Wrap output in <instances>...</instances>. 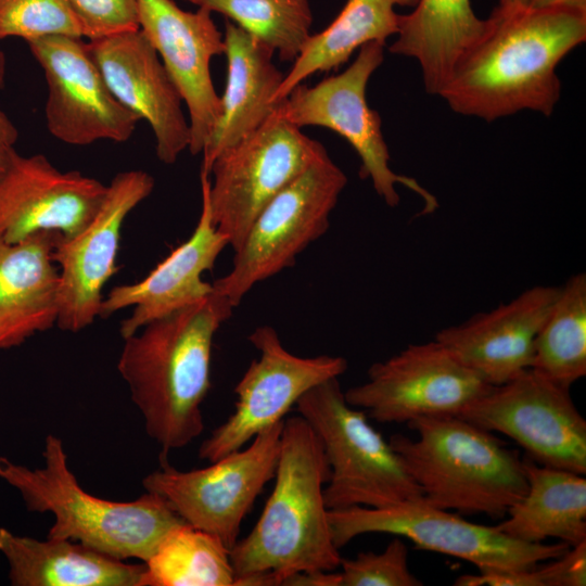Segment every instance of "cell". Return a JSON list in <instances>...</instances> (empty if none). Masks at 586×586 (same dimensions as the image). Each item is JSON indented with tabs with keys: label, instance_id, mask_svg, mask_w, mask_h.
Listing matches in <instances>:
<instances>
[{
	"label": "cell",
	"instance_id": "cell-38",
	"mask_svg": "<svg viewBox=\"0 0 586 586\" xmlns=\"http://www.w3.org/2000/svg\"><path fill=\"white\" fill-rule=\"evenodd\" d=\"M530 0H499L495 10L499 12H511L519 9L527 8Z\"/></svg>",
	"mask_w": 586,
	"mask_h": 586
},
{
	"label": "cell",
	"instance_id": "cell-8",
	"mask_svg": "<svg viewBox=\"0 0 586 586\" xmlns=\"http://www.w3.org/2000/svg\"><path fill=\"white\" fill-rule=\"evenodd\" d=\"M384 47L378 41L366 43L345 71L311 87L297 85L275 112L298 128L318 126L339 133L360 158V178L370 179L377 194L388 206L398 205L396 186L402 184L421 198V215H429L438 207L436 198L415 178L392 170L381 117L367 103V85L384 60Z\"/></svg>",
	"mask_w": 586,
	"mask_h": 586
},
{
	"label": "cell",
	"instance_id": "cell-3",
	"mask_svg": "<svg viewBox=\"0 0 586 586\" xmlns=\"http://www.w3.org/2000/svg\"><path fill=\"white\" fill-rule=\"evenodd\" d=\"M329 474L307 421L300 415L285 418L273 488L252 531L230 549L234 586H280L296 572L340 566L323 495Z\"/></svg>",
	"mask_w": 586,
	"mask_h": 586
},
{
	"label": "cell",
	"instance_id": "cell-1",
	"mask_svg": "<svg viewBox=\"0 0 586 586\" xmlns=\"http://www.w3.org/2000/svg\"><path fill=\"white\" fill-rule=\"evenodd\" d=\"M489 17V31L438 95L453 112L485 122L521 111L550 116L561 94L558 64L586 40V11L527 7Z\"/></svg>",
	"mask_w": 586,
	"mask_h": 586
},
{
	"label": "cell",
	"instance_id": "cell-33",
	"mask_svg": "<svg viewBox=\"0 0 586 586\" xmlns=\"http://www.w3.org/2000/svg\"><path fill=\"white\" fill-rule=\"evenodd\" d=\"M341 586H421L409 569L408 548L397 536L382 552H360L342 559Z\"/></svg>",
	"mask_w": 586,
	"mask_h": 586
},
{
	"label": "cell",
	"instance_id": "cell-23",
	"mask_svg": "<svg viewBox=\"0 0 586 586\" xmlns=\"http://www.w3.org/2000/svg\"><path fill=\"white\" fill-rule=\"evenodd\" d=\"M61 234L39 232L16 243L0 239V349L20 346L56 326Z\"/></svg>",
	"mask_w": 586,
	"mask_h": 586
},
{
	"label": "cell",
	"instance_id": "cell-11",
	"mask_svg": "<svg viewBox=\"0 0 586 586\" xmlns=\"http://www.w3.org/2000/svg\"><path fill=\"white\" fill-rule=\"evenodd\" d=\"M283 421L257 434L244 448L209 466L181 471L162 459L142 480L145 492L163 497L189 525L218 537L231 549L241 524L265 485L273 479Z\"/></svg>",
	"mask_w": 586,
	"mask_h": 586
},
{
	"label": "cell",
	"instance_id": "cell-13",
	"mask_svg": "<svg viewBox=\"0 0 586 586\" xmlns=\"http://www.w3.org/2000/svg\"><path fill=\"white\" fill-rule=\"evenodd\" d=\"M491 386L434 339L372 364L367 380L344 396L378 422L408 423L420 417L457 416Z\"/></svg>",
	"mask_w": 586,
	"mask_h": 586
},
{
	"label": "cell",
	"instance_id": "cell-7",
	"mask_svg": "<svg viewBox=\"0 0 586 586\" xmlns=\"http://www.w3.org/2000/svg\"><path fill=\"white\" fill-rule=\"evenodd\" d=\"M346 183L344 171L322 152L260 211L234 251L230 271L212 283L214 291L235 307L256 283L294 266L329 229Z\"/></svg>",
	"mask_w": 586,
	"mask_h": 586
},
{
	"label": "cell",
	"instance_id": "cell-29",
	"mask_svg": "<svg viewBox=\"0 0 586 586\" xmlns=\"http://www.w3.org/2000/svg\"><path fill=\"white\" fill-rule=\"evenodd\" d=\"M141 586H234L230 549L215 535L183 522L144 562Z\"/></svg>",
	"mask_w": 586,
	"mask_h": 586
},
{
	"label": "cell",
	"instance_id": "cell-31",
	"mask_svg": "<svg viewBox=\"0 0 586 586\" xmlns=\"http://www.w3.org/2000/svg\"><path fill=\"white\" fill-rule=\"evenodd\" d=\"M48 36L84 38L68 0H0V40L18 37L28 42Z\"/></svg>",
	"mask_w": 586,
	"mask_h": 586
},
{
	"label": "cell",
	"instance_id": "cell-16",
	"mask_svg": "<svg viewBox=\"0 0 586 586\" xmlns=\"http://www.w3.org/2000/svg\"><path fill=\"white\" fill-rule=\"evenodd\" d=\"M43 71L47 129L71 145L127 141L139 117L111 92L82 38L48 36L27 42Z\"/></svg>",
	"mask_w": 586,
	"mask_h": 586
},
{
	"label": "cell",
	"instance_id": "cell-34",
	"mask_svg": "<svg viewBox=\"0 0 586 586\" xmlns=\"http://www.w3.org/2000/svg\"><path fill=\"white\" fill-rule=\"evenodd\" d=\"M77 15L84 38L139 29L137 0H68Z\"/></svg>",
	"mask_w": 586,
	"mask_h": 586
},
{
	"label": "cell",
	"instance_id": "cell-6",
	"mask_svg": "<svg viewBox=\"0 0 586 586\" xmlns=\"http://www.w3.org/2000/svg\"><path fill=\"white\" fill-rule=\"evenodd\" d=\"M295 409L319 438L330 474L323 495L329 510L383 508L423 499L402 459L367 419L349 405L339 378L307 391Z\"/></svg>",
	"mask_w": 586,
	"mask_h": 586
},
{
	"label": "cell",
	"instance_id": "cell-39",
	"mask_svg": "<svg viewBox=\"0 0 586 586\" xmlns=\"http://www.w3.org/2000/svg\"><path fill=\"white\" fill-rule=\"evenodd\" d=\"M5 76H7L5 54L2 51H0V89H2L5 85Z\"/></svg>",
	"mask_w": 586,
	"mask_h": 586
},
{
	"label": "cell",
	"instance_id": "cell-18",
	"mask_svg": "<svg viewBox=\"0 0 586 586\" xmlns=\"http://www.w3.org/2000/svg\"><path fill=\"white\" fill-rule=\"evenodd\" d=\"M107 186L62 171L44 155L16 151L0 173V239L16 243L39 232L77 234L100 208Z\"/></svg>",
	"mask_w": 586,
	"mask_h": 586
},
{
	"label": "cell",
	"instance_id": "cell-5",
	"mask_svg": "<svg viewBox=\"0 0 586 586\" xmlns=\"http://www.w3.org/2000/svg\"><path fill=\"white\" fill-rule=\"evenodd\" d=\"M407 425L417 437L395 434L390 444L426 504L501 519L524 496L523 460L493 432L454 415L420 417Z\"/></svg>",
	"mask_w": 586,
	"mask_h": 586
},
{
	"label": "cell",
	"instance_id": "cell-27",
	"mask_svg": "<svg viewBox=\"0 0 586 586\" xmlns=\"http://www.w3.org/2000/svg\"><path fill=\"white\" fill-rule=\"evenodd\" d=\"M418 0H347L323 30L311 34L273 95L276 103L317 72L336 69L371 41L385 44L398 31L397 7L413 8Z\"/></svg>",
	"mask_w": 586,
	"mask_h": 586
},
{
	"label": "cell",
	"instance_id": "cell-36",
	"mask_svg": "<svg viewBox=\"0 0 586 586\" xmlns=\"http://www.w3.org/2000/svg\"><path fill=\"white\" fill-rule=\"evenodd\" d=\"M18 130L0 106V173L7 166L15 150Z\"/></svg>",
	"mask_w": 586,
	"mask_h": 586
},
{
	"label": "cell",
	"instance_id": "cell-24",
	"mask_svg": "<svg viewBox=\"0 0 586 586\" xmlns=\"http://www.w3.org/2000/svg\"><path fill=\"white\" fill-rule=\"evenodd\" d=\"M0 553L13 586H141L145 564H130L80 543L21 536L0 527Z\"/></svg>",
	"mask_w": 586,
	"mask_h": 586
},
{
	"label": "cell",
	"instance_id": "cell-20",
	"mask_svg": "<svg viewBox=\"0 0 586 586\" xmlns=\"http://www.w3.org/2000/svg\"><path fill=\"white\" fill-rule=\"evenodd\" d=\"M200 181L202 207L192 234L142 280L116 285L103 297L100 318H107L118 310L132 307L131 314L119 327L123 339L152 320L195 303L213 292L212 283L205 282L202 276L213 269L229 242L212 220L208 202L209 174L201 170Z\"/></svg>",
	"mask_w": 586,
	"mask_h": 586
},
{
	"label": "cell",
	"instance_id": "cell-4",
	"mask_svg": "<svg viewBox=\"0 0 586 586\" xmlns=\"http://www.w3.org/2000/svg\"><path fill=\"white\" fill-rule=\"evenodd\" d=\"M42 457L39 468L0 457V479L18 492L28 511L53 515L49 538L77 542L120 560L145 562L165 535L183 523L154 493L145 492L131 501H113L86 492L56 435H47Z\"/></svg>",
	"mask_w": 586,
	"mask_h": 586
},
{
	"label": "cell",
	"instance_id": "cell-26",
	"mask_svg": "<svg viewBox=\"0 0 586 586\" xmlns=\"http://www.w3.org/2000/svg\"><path fill=\"white\" fill-rule=\"evenodd\" d=\"M527 488L495 525L525 543L558 538L570 547L586 540V479L571 471L523 459Z\"/></svg>",
	"mask_w": 586,
	"mask_h": 586
},
{
	"label": "cell",
	"instance_id": "cell-9",
	"mask_svg": "<svg viewBox=\"0 0 586 586\" xmlns=\"http://www.w3.org/2000/svg\"><path fill=\"white\" fill-rule=\"evenodd\" d=\"M331 534L341 549L359 535L386 533L410 539L417 548L470 562L480 572L523 571L565 553L570 546L525 543L496 526L475 524L423 499L369 508L329 510Z\"/></svg>",
	"mask_w": 586,
	"mask_h": 586
},
{
	"label": "cell",
	"instance_id": "cell-19",
	"mask_svg": "<svg viewBox=\"0 0 586 586\" xmlns=\"http://www.w3.org/2000/svg\"><path fill=\"white\" fill-rule=\"evenodd\" d=\"M87 43L116 100L149 123L158 160L174 164L189 148L190 124L182 110V98L153 46L140 29Z\"/></svg>",
	"mask_w": 586,
	"mask_h": 586
},
{
	"label": "cell",
	"instance_id": "cell-37",
	"mask_svg": "<svg viewBox=\"0 0 586 586\" xmlns=\"http://www.w3.org/2000/svg\"><path fill=\"white\" fill-rule=\"evenodd\" d=\"M530 8H569L574 10L586 11V0H530Z\"/></svg>",
	"mask_w": 586,
	"mask_h": 586
},
{
	"label": "cell",
	"instance_id": "cell-10",
	"mask_svg": "<svg viewBox=\"0 0 586 586\" xmlns=\"http://www.w3.org/2000/svg\"><path fill=\"white\" fill-rule=\"evenodd\" d=\"M324 151L320 142L275 112L216 156L209 170L211 216L233 251L260 211Z\"/></svg>",
	"mask_w": 586,
	"mask_h": 586
},
{
	"label": "cell",
	"instance_id": "cell-22",
	"mask_svg": "<svg viewBox=\"0 0 586 586\" xmlns=\"http://www.w3.org/2000/svg\"><path fill=\"white\" fill-rule=\"evenodd\" d=\"M227 80L220 116L205 144L201 170L209 174L216 156L258 129L276 111L273 95L284 74L273 64L272 48L226 21Z\"/></svg>",
	"mask_w": 586,
	"mask_h": 586
},
{
	"label": "cell",
	"instance_id": "cell-14",
	"mask_svg": "<svg viewBox=\"0 0 586 586\" xmlns=\"http://www.w3.org/2000/svg\"><path fill=\"white\" fill-rule=\"evenodd\" d=\"M249 341L259 352L234 386L233 412L201 444L208 462L238 450L257 434L283 421L311 387L347 370L341 356L302 357L289 352L270 326L256 328Z\"/></svg>",
	"mask_w": 586,
	"mask_h": 586
},
{
	"label": "cell",
	"instance_id": "cell-17",
	"mask_svg": "<svg viewBox=\"0 0 586 586\" xmlns=\"http://www.w3.org/2000/svg\"><path fill=\"white\" fill-rule=\"evenodd\" d=\"M139 29L157 52L189 113V151L202 153L220 116L211 61L225 54L224 34L212 12L186 11L174 0H137Z\"/></svg>",
	"mask_w": 586,
	"mask_h": 586
},
{
	"label": "cell",
	"instance_id": "cell-12",
	"mask_svg": "<svg viewBox=\"0 0 586 586\" xmlns=\"http://www.w3.org/2000/svg\"><path fill=\"white\" fill-rule=\"evenodd\" d=\"M457 416L509 436L542 466L586 473L585 419L570 390L532 368L491 386Z\"/></svg>",
	"mask_w": 586,
	"mask_h": 586
},
{
	"label": "cell",
	"instance_id": "cell-35",
	"mask_svg": "<svg viewBox=\"0 0 586 586\" xmlns=\"http://www.w3.org/2000/svg\"><path fill=\"white\" fill-rule=\"evenodd\" d=\"M285 586H341V573L335 571H303L285 577Z\"/></svg>",
	"mask_w": 586,
	"mask_h": 586
},
{
	"label": "cell",
	"instance_id": "cell-32",
	"mask_svg": "<svg viewBox=\"0 0 586 586\" xmlns=\"http://www.w3.org/2000/svg\"><path fill=\"white\" fill-rule=\"evenodd\" d=\"M523 571L480 572L461 575L456 586H585L586 540L570 547L561 557Z\"/></svg>",
	"mask_w": 586,
	"mask_h": 586
},
{
	"label": "cell",
	"instance_id": "cell-25",
	"mask_svg": "<svg viewBox=\"0 0 586 586\" xmlns=\"http://www.w3.org/2000/svg\"><path fill=\"white\" fill-rule=\"evenodd\" d=\"M400 14L390 52L418 62L425 91L438 95L456 65L489 31L492 20L479 17L471 0H418Z\"/></svg>",
	"mask_w": 586,
	"mask_h": 586
},
{
	"label": "cell",
	"instance_id": "cell-21",
	"mask_svg": "<svg viewBox=\"0 0 586 586\" xmlns=\"http://www.w3.org/2000/svg\"><path fill=\"white\" fill-rule=\"evenodd\" d=\"M560 286L536 284L496 308L441 329L435 339L492 386L531 368L535 337Z\"/></svg>",
	"mask_w": 586,
	"mask_h": 586
},
{
	"label": "cell",
	"instance_id": "cell-15",
	"mask_svg": "<svg viewBox=\"0 0 586 586\" xmlns=\"http://www.w3.org/2000/svg\"><path fill=\"white\" fill-rule=\"evenodd\" d=\"M154 184L144 170L118 173L93 218L77 234L59 237L53 259L59 268L56 327L61 330L81 331L99 317L103 289L117 271L124 221Z\"/></svg>",
	"mask_w": 586,
	"mask_h": 586
},
{
	"label": "cell",
	"instance_id": "cell-30",
	"mask_svg": "<svg viewBox=\"0 0 586 586\" xmlns=\"http://www.w3.org/2000/svg\"><path fill=\"white\" fill-rule=\"evenodd\" d=\"M228 21L293 62L311 35L308 0H184Z\"/></svg>",
	"mask_w": 586,
	"mask_h": 586
},
{
	"label": "cell",
	"instance_id": "cell-28",
	"mask_svg": "<svg viewBox=\"0 0 586 586\" xmlns=\"http://www.w3.org/2000/svg\"><path fill=\"white\" fill-rule=\"evenodd\" d=\"M531 368L570 390L586 374V275L563 285L534 341Z\"/></svg>",
	"mask_w": 586,
	"mask_h": 586
},
{
	"label": "cell",
	"instance_id": "cell-2",
	"mask_svg": "<svg viewBox=\"0 0 586 586\" xmlns=\"http://www.w3.org/2000/svg\"><path fill=\"white\" fill-rule=\"evenodd\" d=\"M234 306L214 291L152 320L124 339L117 369L163 455L187 446L204 429L214 337Z\"/></svg>",
	"mask_w": 586,
	"mask_h": 586
}]
</instances>
